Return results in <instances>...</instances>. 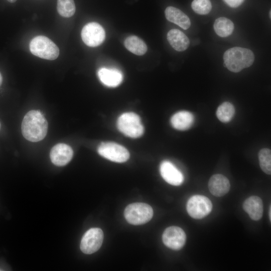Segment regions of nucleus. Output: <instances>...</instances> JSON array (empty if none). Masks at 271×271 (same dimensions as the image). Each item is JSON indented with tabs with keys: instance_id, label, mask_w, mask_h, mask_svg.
Listing matches in <instances>:
<instances>
[{
	"instance_id": "28",
	"label": "nucleus",
	"mask_w": 271,
	"mask_h": 271,
	"mask_svg": "<svg viewBox=\"0 0 271 271\" xmlns=\"http://www.w3.org/2000/svg\"><path fill=\"white\" fill-rule=\"evenodd\" d=\"M17 0H8V2H10V3H14Z\"/></svg>"
},
{
	"instance_id": "7",
	"label": "nucleus",
	"mask_w": 271,
	"mask_h": 271,
	"mask_svg": "<svg viewBox=\"0 0 271 271\" xmlns=\"http://www.w3.org/2000/svg\"><path fill=\"white\" fill-rule=\"evenodd\" d=\"M212 209L211 201L206 196L196 195L192 196L187 203L189 215L194 219H201L208 215Z\"/></svg>"
},
{
	"instance_id": "30",
	"label": "nucleus",
	"mask_w": 271,
	"mask_h": 271,
	"mask_svg": "<svg viewBox=\"0 0 271 271\" xmlns=\"http://www.w3.org/2000/svg\"><path fill=\"white\" fill-rule=\"evenodd\" d=\"M1 123H0V130H1Z\"/></svg>"
},
{
	"instance_id": "15",
	"label": "nucleus",
	"mask_w": 271,
	"mask_h": 271,
	"mask_svg": "<svg viewBox=\"0 0 271 271\" xmlns=\"http://www.w3.org/2000/svg\"><path fill=\"white\" fill-rule=\"evenodd\" d=\"M98 76L101 82L108 87H116L122 82L121 73L115 69L102 68L98 71Z\"/></svg>"
},
{
	"instance_id": "21",
	"label": "nucleus",
	"mask_w": 271,
	"mask_h": 271,
	"mask_svg": "<svg viewBox=\"0 0 271 271\" xmlns=\"http://www.w3.org/2000/svg\"><path fill=\"white\" fill-rule=\"evenodd\" d=\"M234 113V106L229 102H224L218 106L216 116L221 122H228L232 119Z\"/></svg>"
},
{
	"instance_id": "6",
	"label": "nucleus",
	"mask_w": 271,
	"mask_h": 271,
	"mask_svg": "<svg viewBox=\"0 0 271 271\" xmlns=\"http://www.w3.org/2000/svg\"><path fill=\"white\" fill-rule=\"evenodd\" d=\"M97 151L100 156L114 162L123 163L129 158V153L126 148L113 142L101 143Z\"/></svg>"
},
{
	"instance_id": "4",
	"label": "nucleus",
	"mask_w": 271,
	"mask_h": 271,
	"mask_svg": "<svg viewBox=\"0 0 271 271\" xmlns=\"http://www.w3.org/2000/svg\"><path fill=\"white\" fill-rule=\"evenodd\" d=\"M116 124L118 130L129 138H139L144 132L140 117L134 112H125L121 114L117 119Z\"/></svg>"
},
{
	"instance_id": "1",
	"label": "nucleus",
	"mask_w": 271,
	"mask_h": 271,
	"mask_svg": "<svg viewBox=\"0 0 271 271\" xmlns=\"http://www.w3.org/2000/svg\"><path fill=\"white\" fill-rule=\"evenodd\" d=\"M48 122L40 110H32L24 116L21 125L23 137L28 141L37 142L46 136Z\"/></svg>"
},
{
	"instance_id": "27",
	"label": "nucleus",
	"mask_w": 271,
	"mask_h": 271,
	"mask_svg": "<svg viewBox=\"0 0 271 271\" xmlns=\"http://www.w3.org/2000/svg\"><path fill=\"white\" fill-rule=\"evenodd\" d=\"M2 80H3L2 76L1 74L0 73V86L2 84Z\"/></svg>"
},
{
	"instance_id": "18",
	"label": "nucleus",
	"mask_w": 271,
	"mask_h": 271,
	"mask_svg": "<svg viewBox=\"0 0 271 271\" xmlns=\"http://www.w3.org/2000/svg\"><path fill=\"white\" fill-rule=\"evenodd\" d=\"M194 118L193 114L187 111H180L175 113L171 118L172 126L179 130L190 128L193 124Z\"/></svg>"
},
{
	"instance_id": "14",
	"label": "nucleus",
	"mask_w": 271,
	"mask_h": 271,
	"mask_svg": "<svg viewBox=\"0 0 271 271\" xmlns=\"http://www.w3.org/2000/svg\"><path fill=\"white\" fill-rule=\"evenodd\" d=\"M243 208L253 220H258L262 216L263 203L258 196H253L247 198L243 202Z\"/></svg>"
},
{
	"instance_id": "11",
	"label": "nucleus",
	"mask_w": 271,
	"mask_h": 271,
	"mask_svg": "<svg viewBox=\"0 0 271 271\" xmlns=\"http://www.w3.org/2000/svg\"><path fill=\"white\" fill-rule=\"evenodd\" d=\"M73 151L71 147L63 143L54 146L50 153L51 162L56 166H63L72 159Z\"/></svg>"
},
{
	"instance_id": "13",
	"label": "nucleus",
	"mask_w": 271,
	"mask_h": 271,
	"mask_svg": "<svg viewBox=\"0 0 271 271\" xmlns=\"http://www.w3.org/2000/svg\"><path fill=\"white\" fill-rule=\"evenodd\" d=\"M228 179L221 174H215L209 179L208 188L211 193L216 197H221L228 193L230 189Z\"/></svg>"
},
{
	"instance_id": "2",
	"label": "nucleus",
	"mask_w": 271,
	"mask_h": 271,
	"mask_svg": "<svg viewBox=\"0 0 271 271\" xmlns=\"http://www.w3.org/2000/svg\"><path fill=\"white\" fill-rule=\"evenodd\" d=\"M223 60L224 67L232 72L237 73L253 64L254 55L250 49L234 47L224 52Z\"/></svg>"
},
{
	"instance_id": "19",
	"label": "nucleus",
	"mask_w": 271,
	"mask_h": 271,
	"mask_svg": "<svg viewBox=\"0 0 271 271\" xmlns=\"http://www.w3.org/2000/svg\"><path fill=\"white\" fill-rule=\"evenodd\" d=\"M124 45L128 51L137 55H143L147 51L146 43L136 36H130L126 38Z\"/></svg>"
},
{
	"instance_id": "20",
	"label": "nucleus",
	"mask_w": 271,
	"mask_h": 271,
	"mask_svg": "<svg viewBox=\"0 0 271 271\" xmlns=\"http://www.w3.org/2000/svg\"><path fill=\"white\" fill-rule=\"evenodd\" d=\"M213 28L218 36L221 37H226L232 33L234 30V24L228 18L220 17L215 21Z\"/></svg>"
},
{
	"instance_id": "22",
	"label": "nucleus",
	"mask_w": 271,
	"mask_h": 271,
	"mask_svg": "<svg viewBox=\"0 0 271 271\" xmlns=\"http://www.w3.org/2000/svg\"><path fill=\"white\" fill-rule=\"evenodd\" d=\"M57 11L62 17H72L75 12V5L73 0H57Z\"/></svg>"
},
{
	"instance_id": "9",
	"label": "nucleus",
	"mask_w": 271,
	"mask_h": 271,
	"mask_svg": "<svg viewBox=\"0 0 271 271\" xmlns=\"http://www.w3.org/2000/svg\"><path fill=\"white\" fill-rule=\"evenodd\" d=\"M81 35L83 42L89 47L100 45L105 37L104 29L96 22H91L85 25L81 31Z\"/></svg>"
},
{
	"instance_id": "12",
	"label": "nucleus",
	"mask_w": 271,
	"mask_h": 271,
	"mask_svg": "<svg viewBox=\"0 0 271 271\" xmlns=\"http://www.w3.org/2000/svg\"><path fill=\"white\" fill-rule=\"evenodd\" d=\"M160 171L162 178L171 185L179 186L184 181L182 173L169 161H164L161 163Z\"/></svg>"
},
{
	"instance_id": "16",
	"label": "nucleus",
	"mask_w": 271,
	"mask_h": 271,
	"mask_svg": "<svg viewBox=\"0 0 271 271\" xmlns=\"http://www.w3.org/2000/svg\"><path fill=\"white\" fill-rule=\"evenodd\" d=\"M167 37L169 44L177 51H184L189 46V38L179 30L174 29L170 30Z\"/></svg>"
},
{
	"instance_id": "3",
	"label": "nucleus",
	"mask_w": 271,
	"mask_h": 271,
	"mask_svg": "<svg viewBox=\"0 0 271 271\" xmlns=\"http://www.w3.org/2000/svg\"><path fill=\"white\" fill-rule=\"evenodd\" d=\"M30 50L34 55L49 60L56 59L59 54L57 46L44 36L34 38L30 43Z\"/></svg>"
},
{
	"instance_id": "25",
	"label": "nucleus",
	"mask_w": 271,
	"mask_h": 271,
	"mask_svg": "<svg viewBox=\"0 0 271 271\" xmlns=\"http://www.w3.org/2000/svg\"><path fill=\"white\" fill-rule=\"evenodd\" d=\"M229 7L236 8L240 6L244 0H223Z\"/></svg>"
},
{
	"instance_id": "10",
	"label": "nucleus",
	"mask_w": 271,
	"mask_h": 271,
	"mask_svg": "<svg viewBox=\"0 0 271 271\" xmlns=\"http://www.w3.org/2000/svg\"><path fill=\"white\" fill-rule=\"evenodd\" d=\"M186 235L184 230L179 227L172 226L167 228L162 235L164 244L173 250H179L184 245Z\"/></svg>"
},
{
	"instance_id": "24",
	"label": "nucleus",
	"mask_w": 271,
	"mask_h": 271,
	"mask_svg": "<svg viewBox=\"0 0 271 271\" xmlns=\"http://www.w3.org/2000/svg\"><path fill=\"white\" fill-rule=\"evenodd\" d=\"M191 8L199 15H206L211 11L212 4L210 0H194Z\"/></svg>"
},
{
	"instance_id": "5",
	"label": "nucleus",
	"mask_w": 271,
	"mask_h": 271,
	"mask_svg": "<svg viewBox=\"0 0 271 271\" xmlns=\"http://www.w3.org/2000/svg\"><path fill=\"white\" fill-rule=\"evenodd\" d=\"M124 217L129 223L141 225L147 223L153 217V210L152 207L145 203H133L125 208Z\"/></svg>"
},
{
	"instance_id": "26",
	"label": "nucleus",
	"mask_w": 271,
	"mask_h": 271,
	"mask_svg": "<svg viewBox=\"0 0 271 271\" xmlns=\"http://www.w3.org/2000/svg\"><path fill=\"white\" fill-rule=\"evenodd\" d=\"M268 216L269 220H271V207L270 206H269V211H268Z\"/></svg>"
},
{
	"instance_id": "29",
	"label": "nucleus",
	"mask_w": 271,
	"mask_h": 271,
	"mask_svg": "<svg viewBox=\"0 0 271 271\" xmlns=\"http://www.w3.org/2000/svg\"><path fill=\"white\" fill-rule=\"evenodd\" d=\"M270 12H271V11H269V16L270 18L271 17Z\"/></svg>"
},
{
	"instance_id": "8",
	"label": "nucleus",
	"mask_w": 271,
	"mask_h": 271,
	"mask_svg": "<svg viewBox=\"0 0 271 271\" xmlns=\"http://www.w3.org/2000/svg\"><path fill=\"white\" fill-rule=\"evenodd\" d=\"M103 240V233L100 228H90L84 233L81 239L80 249L85 254L94 253L100 248Z\"/></svg>"
},
{
	"instance_id": "17",
	"label": "nucleus",
	"mask_w": 271,
	"mask_h": 271,
	"mask_svg": "<svg viewBox=\"0 0 271 271\" xmlns=\"http://www.w3.org/2000/svg\"><path fill=\"white\" fill-rule=\"evenodd\" d=\"M167 20L173 23L184 30L188 29L191 22L189 17L180 10L174 7H168L165 11Z\"/></svg>"
},
{
	"instance_id": "23",
	"label": "nucleus",
	"mask_w": 271,
	"mask_h": 271,
	"mask_svg": "<svg viewBox=\"0 0 271 271\" xmlns=\"http://www.w3.org/2000/svg\"><path fill=\"white\" fill-rule=\"evenodd\" d=\"M259 165L261 170L267 175L271 174V151L267 148L261 149L258 153Z\"/></svg>"
}]
</instances>
